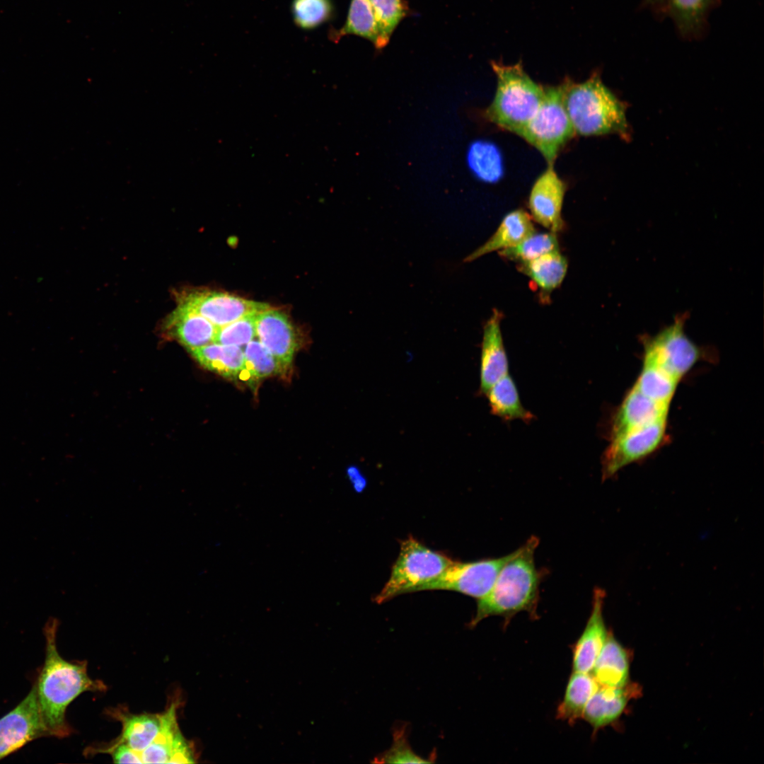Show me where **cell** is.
Segmentation results:
<instances>
[{"instance_id": "6da1fadb", "label": "cell", "mask_w": 764, "mask_h": 764, "mask_svg": "<svg viewBox=\"0 0 764 764\" xmlns=\"http://www.w3.org/2000/svg\"><path fill=\"white\" fill-rule=\"evenodd\" d=\"M59 625L54 617L45 623V658L34 684L48 736L62 739L73 732L66 719L69 705L83 693L105 691L107 686L88 676L86 661H69L61 656L57 647Z\"/></svg>"}, {"instance_id": "7a4b0ae2", "label": "cell", "mask_w": 764, "mask_h": 764, "mask_svg": "<svg viewBox=\"0 0 764 764\" xmlns=\"http://www.w3.org/2000/svg\"><path fill=\"white\" fill-rule=\"evenodd\" d=\"M539 544L531 536L521 547L509 554L490 591L478 599L476 613L470 623L475 627L490 616H500L507 623L516 614L525 611L536 617L539 588L543 572L535 563Z\"/></svg>"}, {"instance_id": "3957f363", "label": "cell", "mask_w": 764, "mask_h": 764, "mask_svg": "<svg viewBox=\"0 0 764 764\" xmlns=\"http://www.w3.org/2000/svg\"><path fill=\"white\" fill-rule=\"evenodd\" d=\"M564 105L574 132L581 136L615 134L630 137L626 106L597 73L581 83L566 79L561 84Z\"/></svg>"}, {"instance_id": "277c9868", "label": "cell", "mask_w": 764, "mask_h": 764, "mask_svg": "<svg viewBox=\"0 0 764 764\" xmlns=\"http://www.w3.org/2000/svg\"><path fill=\"white\" fill-rule=\"evenodd\" d=\"M491 64L497 88L483 115L502 129L521 136L541 104L544 88L526 74L520 62L506 65L493 61Z\"/></svg>"}, {"instance_id": "5b68a950", "label": "cell", "mask_w": 764, "mask_h": 764, "mask_svg": "<svg viewBox=\"0 0 764 764\" xmlns=\"http://www.w3.org/2000/svg\"><path fill=\"white\" fill-rule=\"evenodd\" d=\"M453 562L412 537L403 540L389 579L375 601L381 603L399 594L415 591L421 585L437 577Z\"/></svg>"}, {"instance_id": "8992f818", "label": "cell", "mask_w": 764, "mask_h": 764, "mask_svg": "<svg viewBox=\"0 0 764 764\" xmlns=\"http://www.w3.org/2000/svg\"><path fill=\"white\" fill-rule=\"evenodd\" d=\"M575 132L567 113L561 85L544 88L541 104L521 134L552 165Z\"/></svg>"}, {"instance_id": "52a82bcc", "label": "cell", "mask_w": 764, "mask_h": 764, "mask_svg": "<svg viewBox=\"0 0 764 764\" xmlns=\"http://www.w3.org/2000/svg\"><path fill=\"white\" fill-rule=\"evenodd\" d=\"M688 318V313L678 314L671 325L642 339L643 362L660 368L678 381L701 357V349L685 332Z\"/></svg>"}, {"instance_id": "ba28073f", "label": "cell", "mask_w": 764, "mask_h": 764, "mask_svg": "<svg viewBox=\"0 0 764 764\" xmlns=\"http://www.w3.org/2000/svg\"><path fill=\"white\" fill-rule=\"evenodd\" d=\"M666 427L667 419H663L612 438L601 460L603 480L660 448L666 439Z\"/></svg>"}, {"instance_id": "9c48e42d", "label": "cell", "mask_w": 764, "mask_h": 764, "mask_svg": "<svg viewBox=\"0 0 764 764\" xmlns=\"http://www.w3.org/2000/svg\"><path fill=\"white\" fill-rule=\"evenodd\" d=\"M509 554L474 562H453L435 579L421 585L415 591L451 590L480 599L491 589Z\"/></svg>"}, {"instance_id": "30bf717a", "label": "cell", "mask_w": 764, "mask_h": 764, "mask_svg": "<svg viewBox=\"0 0 764 764\" xmlns=\"http://www.w3.org/2000/svg\"><path fill=\"white\" fill-rule=\"evenodd\" d=\"M176 299L178 306L204 317L218 328L270 307L262 302L208 289L185 290L178 294Z\"/></svg>"}, {"instance_id": "8fae6325", "label": "cell", "mask_w": 764, "mask_h": 764, "mask_svg": "<svg viewBox=\"0 0 764 764\" xmlns=\"http://www.w3.org/2000/svg\"><path fill=\"white\" fill-rule=\"evenodd\" d=\"M47 736L33 684L28 695L0 718V760L28 743Z\"/></svg>"}, {"instance_id": "7c38bea8", "label": "cell", "mask_w": 764, "mask_h": 764, "mask_svg": "<svg viewBox=\"0 0 764 764\" xmlns=\"http://www.w3.org/2000/svg\"><path fill=\"white\" fill-rule=\"evenodd\" d=\"M177 698L171 700L161 714V728L153 742L139 757L142 763H195L192 746L183 736L178 723Z\"/></svg>"}, {"instance_id": "4fadbf2b", "label": "cell", "mask_w": 764, "mask_h": 764, "mask_svg": "<svg viewBox=\"0 0 764 764\" xmlns=\"http://www.w3.org/2000/svg\"><path fill=\"white\" fill-rule=\"evenodd\" d=\"M566 190L565 183L551 164L531 187L528 197L531 218L550 232L557 233L565 227L562 209Z\"/></svg>"}, {"instance_id": "5bb4252c", "label": "cell", "mask_w": 764, "mask_h": 764, "mask_svg": "<svg viewBox=\"0 0 764 764\" xmlns=\"http://www.w3.org/2000/svg\"><path fill=\"white\" fill-rule=\"evenodd\" d=\"M256 336L279 364L282 374L291 368L299 347L294 327L282 311L270 306L257 314Z\"/></svg>"}, {"instance_id": "9a60e30c", "label": "cell", "mask_w": 764, "mask_h": 764, "mask_svg": "<svg viewBox=\"0 0 764 764\" xmlns=\"http://www.w3.org/2000/svg\"><path fill=\"white\" fill-rule=\"evenodd\" d=\"M605 592L594 591L591 612L584 630L573 647V671L590 673L608 637L603 615Z\"/></svg>"}, {"instance_id": "2e32d148", "label": "cell", "mask_w": 764, "mask_h": 764, "mask_svg": "<svg viewBox=\"0 0 764 764\" xmlns=\"http://www.w3.org/2000/svg\"><path fill=\"white\" fill-rule=\"evenodd\" d=\"M669 405L644 395L633 386L614 413L610 439L663 419H667Z\"/></svg>"}, {"instance_id": "e0dca14e", "label": "cell", "mask_w": 764, "mask_h": 764, "mask_svg": "<svg viewBox=\"0 0 764 764\" xmlns=\"http://www.w3.org/2000/svg\"><path fill=\"white\" fill-rule=\"evenodd\" d=\"M502 318V313L494 310L484 326L480 357V393L485 395L497 381L509 374V360L501 330Z\"/></svg>"}, {"instance_id": "ac0fdd59", "label": "cell", "mask_w": 764, "mask_h": 764, "mask_svg": "<svg viewBox=\"0 0 764 764\" xmlns=\"http://www.w3.org/2000/svg\"><path fill=\"white\" fill-rule=\"evenodd\" d=\"M165 329L190 350L214 342L218 327L204 317L178 306L166 318Z\"/></svg>"}, {"instance_id": "d6986e66", "label": "cell", "mask_w": 764, "mask_h": 764, "mask_svg": "<svg viewBox=\"0 0 764 764\" xmlns=\"http://www.w3.org/2000/svg\"><path fill=\"white\" fill-rule=\"evenodd\" d=\"M106 713L122 724L120 736L112 743H125L139 755L153 742L161 728V714H133L122 707L108 709Z\"/></svg>"}, {"instance_id": "ffe728a7", "label": "cell", "mask_w": 764, "mask_h": 764, "mask_svg": "<svg viewBox=\"0 0 764 764\" xmlns=\"http://www.w3.org/2000/svg\"><path fill=\"white\" fill-rule=\"evenodd\" d=\"M535 232L531 216L522 209L513 210L504 216L492 236L465 257V262L515 246Z\"/></svg>"}, {"instance_id": "44dd1931", "label": "cell", "mask_w": 764, "mask_h": 764, "mask_svg": "<svg viewBox=\"0 0 764 764\" xmlns=\"http://www.w3.org/2000/svg\"><path fill=\"white\" fill-rule=\"evenodd\" d=\"M601 686L624 687L629 676V661L624 648L608 635L590 672Z\"/></svg>"}, {"instance_id": "7402d4cb", "label": "cell", "mask_w": 764, "mask_h": 764, "mask_svg": "<svg viewBox=\"0 0 764 764\" xmlns=\"http://www.w3.org/2000/svg\"><path fill=\"white\" fill-rule=\"evenodd\" d=\"M189 351L203 367L228 379L236 380L244 369L245 355L240 347L212 342Z\"/></svg>"}, {"instance_id": "603a6c76", "label": "cell", "mask_w": 764, "mask_h": 764, "mask_svg": "<svg viewBox=\"0 0 764 764\" xmlns=\"http://www.w3.org/2000/svg\"><path fill=\"white\" fill-rule=\"evenodd\" d=\"M627 701L628 695L623 687H598L589 700L582 718L596 731L615 722L623 713Z\"/></svg>"}, {"instance_id": "cb8c5ba5", "label": "cell", "mask_w": 764, "mask_h": 764, "mask_svg": "<svg viewBox=\"0 0 764 764\" xmlns=\"http://www.w3.org/2000/svg\"><path fill=\"white\" fill-rule=\"evenodd\" d=\"M517 266L519 271L528 277L544 295H548L562 283L568 262L557 250L519 263Z\"/></svg>"}, {"instance_id": "d4e9b609", "label": "cell", "mask_w": 764, "mask_h": 764, "mask_svg": "<svg viewBox=\"0 0 764 764\" xmlns=\"http://www.w3.org/2000/svg\"><path fill=\"white\" fill-rule=\"evenodd\" d=\"M599 685L591 673L573 671L557 710V718L574 724L582 718L584 708Z\"/></svg>"}, {"instance_id": "484cf974", "label": "cell", "mask_w": 764, "mask_h": 764, "mask_svg": "<svg viewBox=\"0 0 764 764\" xmlns=\"http://www.w3.org/2000/svg\"><path fill=\"white\" fill-rule=\"evenodd\" d=\"M485 395L492 414L504 420L529 422L534 418L522 405L516 385L509 374L497 381Z\"/></svg>"}, {"instance_id": "4316f807", "label": "cell", "mask_w": 764, "mask_h": 764, "mask_svg": "<svg viewBox=\"0 0 764 764\" xmlns=\"http://www.w3.org/2000/svg\"><path fill=\"white\" fill-rule=\"evenodd\" d=\"M351 35L369 40L376 47L378 35L370 0H351L344 25L338 29L330 28L328 39L337 42Z\"/></svg>"}, {"instance_id": "83f0119b", "label": "cell", "mask_w": 764, "mask_h": 764, "mask_svg": "<svg viewBox=\"0 0 764 764\" xmlns=\"http://www.w3.org/2000/svg\"><path fill=\"white\" fill-rule=\"evenodd\" d=\"M713 0H668L664 12L671 18L679 33L693 38L702 33Z\"/></svg>"}, {"instance_id": "f1b7e54d", "label": "cell", "mask_w": 764, "mask_h": 764, "mask_svg": "<svg viewBox=\"0 0 764 764\" xmlns=\"http://www.w3.org/2000/svg\"><path fill=\"white\" fill-rule=\"evenodd\" d=\"M468 166L480 180L494 183L504 175L503 158L499 148L492 142L476 140L467 151Z\"/></svg>"}, {"instance_id": "f546056e", "label": "cell", "mask_w": 764, "mask_h": 764, "mask_svg": "<svg viewBox=\"0 0 764 764\" xmlns=\"http://www.w3.org/2000/svg\"><path fill=\"white\" fill-rule=\"evenodd\" d=\"M678 382L660 368L643 362L633 387L649 398L669 405Z\"/></svg>"}, {"instance_id": "4dcf8cb0", "label": "cell", "mask_w": 764, "mask_h": 764, "mask_svg": "<svg viewBox=\"0 0 764 764\" xmlns=\"http://www.w3.org/2000/svg\"><path fill=\"white\" fill-rule=\"evenodd\" d=\"M370 2L378 35L375 48L381 50L388 45L394 30L410 11L405 0H370Z\"/></svg>"}, {"instance_id": "1f68e13d", "label": "cell", "mask_w": 764, "mask_h": 764, "mask_svg": "<svg viewBox=\"0 0 764 764\" xmlns=\"http://www.w3.org/2000/svg\"><path fill=\"white\" fill-rule=\"evenodd\" d=\"M290 10L296 26L306 31L329 22L335 13L332 0H292Z\"/></svg>"}, {"instance_id": "d6a6232c", "label": "cell", "mask_w": 764, "mask_h": 764, "mask_svg": "<svg viewBox=\"0 0 764 764\" xmlns=\"http://www.w3.org/2000/svg\"><path fill=\"white\" fill-rule=\"evenodd\" d=\"M557 250L559 242L555 233L536 231L518 245L499 251V254L503 258L519 264Z\"/></svg>"}, {"instance_id": "836d02e7", "label": "cell", "mask_w": 764, "mask_h": 764, "mask_svg": "<svg viewBox=\"0 0 764 764\" xmlns=\"http://www.w3.org/2000/svg\"><path fill=\"white\" fill-rule=\"evenodd\" d=\"M245 366L241 375L252 382L277 374H282L281 367L269 350L260 342L252 340L244 351Z\"/></svg>"}, {"instance_id": "e575fe53", "label": "cell", "mask_w": 764, "mask_h": 764, "mask_svg": "<svg viewBox=\"0 0 764 764\" xmlns=\"http://www.w3.org/2000/svg\"><path fill=\"white\" fill-rule=\"evenodd\" d=\"M258 313L248 314L231 323L218 328L214 342L238 347L249 343L256 336L255 321Z\"/></svg>"}, {"instance_id": "d590c367", "label": "cell", "mask_w": 764, "mask_h": 764, "mask_svg": "<svg viewBox=\"0 0 764 764\" xmlns=\"http://www.w3.org/2000/svg\"><path fill=\"white\" fill-rule=\"evenodd\" d=\"M378 762L386 763H428L430 761L417 755L409 746L403 731H395L391 747L381 755Z\"/></svg>"}, {"instance_id": "8d00e7d4", "label": "cell", "mask_w": 764, "mask_h": 764, "mask_svg": "<svg viewBox=\"0 0 764 764\" xmlns=\"http://www.w3.org/2000/svg\"><path fill=\"white\" fill-rule=\"evenodd\" d=\"M98 753H109L115 763H142L139 755L122 743H111L107 747L98 748Z\"/></svg>"}, {"instance_id": "74e56055", "label": "cell", "mask_w": 764, "mask_h": 764, "mask_svg": "<svg viewBox=\"0 0 764 764\" xmlns=\"http://www.w3.org/2000/svg\"><path fill=\"white\" fill-rule=\"evenodd\" d=\"M668 0H645V3L651 8L657 11L664 12L665 6Z\"/></svg>"}]
</instances>
